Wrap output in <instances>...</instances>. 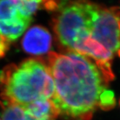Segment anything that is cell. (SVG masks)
Returning <instances> with one entry per match:
<instances>
[{"label":"cell","mask_w":120,"mask_h":120,"mask_svg":"<svg viewBox=\"0 0 120 120\" xmlns=\"http://www.w3.org/2000/svg\"><path fill=\"white\" fill-rule=\"evenodd\" d=\"M46 63L54 83L51 101L59 114L90 120L101 93L109 82L96 62L74 51L50 52Z\"/></svg>","instance_id":"cell-1"},{"label":"cell","mask_w":120,"mask_h":120,"mask_svg":"<svg viewBox=\"0 0 120 120\" xmlns=\"http://www.w3.org/2000/svg\"><path fill=\"white\" fill-rule=\"evenodd\" d=\"M54 83L46 61L28 58L0 70L2 101L21 106L40 100L51 99Z\"/></svg>","instance_id":"cell-2"},{"label":"cell","mask_w":120,"mask_h":120,"mask_svg":"<svg viewBox=\"0 0 120 120\" xmlns=\"http://www.w3.org/2000/svg\"><path fill=\"white\" fill-rule=\"evenodd\" d=\"M99 7L89 0H74L59 10L53 20V30L59 44L67 51H75L90 35Z\"/></svg>","instance_id":"cell-3"},{"label":"cell","mask_w":120,"mask_h":120,"mask_svg":"<svg viewBox=\"0 0 120 120\" xmlns=\"http://www.w3.org/2000/svg\"><path fill=\"white\" fill-rule=\"evenodd\" d=\"M90 36L114 56L120 57V9L100 6Z\"/></svg>","instance_id":"cell-4"},{"label":"cell","mask_w":120,"mask_h":120,"mask_svg":"<svg viewBox=\"0 0 120 120\" xmlns=\"http://www.w3.org/2000/svg\"><path fill=\"white\" fill-rule=\"evenodd\" d=\"M32 19L15 0H0V38L11 44L28 30Z\"/></svg>","instance_id":"cell-5"},{"label":"cell","mask_w":120,"mask_h":120,"mask_svg":"<svg viewBox=\"0 0 120 120\" xmlns=\"http://www.w3.org/2000/svg\"><path fill=\"white\" fill-rule=\"evenodd\" d=\"M21 45L25 52L30 55H45L50 53L52 46V36L44 27L35 25L25 32Z\"/></svg>","instance_id":"cell-6"},{"label":"cell","mask_w":120,"mask_h":120,"mask_svg":"<svg viewBox=\"0 0 120 120\" xmlns=\"http://www.w3.org/2000/svg\"><path fill=\"white\" fill-rule=\"evenodd\" d=\"M22 107L30 115L39 120H55L59 114L51 99L40 100Z\"/></svg>","instance_id":"cell-7"},{"label":"cell","mask_w":120,"mask_h":120,"mask_svg":"<svg viewBox=\"0 0 120 120\" xmlns=\"http://www.w3.org/2000/svg\"><path fill=\"white\" fill-rule=\"evenodd\" d=\"M0 105L2 109V120H39L30 115L22 106L3 101Z\"/></svg>","instance_id":"cell-8"},{"label":"cell","mask_w":120,"mask_h":120,"mask_svg":"<svg viewBox=\"0 0 120 120\" xmlns=\"http://www.w3.org/2000/svg\"><path fill=\"white\" fill-rule=\"evenodd\" d=\"M116 104L115 96L113 91L105 89L101 93L98 100V107L102 110L109 111L113 109Z\"/></svg>","instance_id":"cell-9"},{"label":"cell","mask_w":120,"mask_h":120,"mask_svg":"<svg viewBox=\"0 0 120 120\" xmlns=\"http://www.w3.org/2000/svg\"><path fill=\"white\" fill-rule=\"evenodd\" d=\"M10 46H11L10 43L3 39L2 38H0V59L4 57L6 55L7 52L9 51Z\"/></svg>","instance_id":"cell-10"},{"label":"cell","mask_w":120,"mask_h":120,"mask_svg":"<svg viewBox=\"0 0 120 120\" xmlns=\"http://www.w3.org/2000/svg\"><path fill=\"white\" fill-rule=\"evenodd\" d=\"M0 120H2V116H0Z\"/></svg>","instance_id":"cell-11"},{"label":"cell","mask_w":120,"mask_h":120,"mask_svg":"<svg viewBox=\"0 0 120 120\" xmlns=\"http://www.w3.org/2000/svg\"><path fill=\"white\" fill-rule=\"evenodd\" d=\"M119 104H120V101H119Z\"/></svg>","instance_id":"cell-12"}]
</instances>
